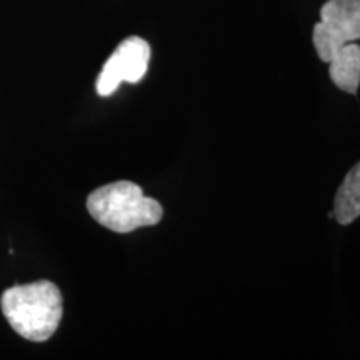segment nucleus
I'll return each instance as SVG.
<instances>
[{"label":"nucleus","mask_w":360,"mask_h":360,"mask_svg":"<svg viewBox=\"0 0 360 360\" xmlns=\"http://www.w3.org/2000/svg\"><path fill=\"white\" fill-rule=\"evenodd\" d=\"M0 305L13 330L30 342L51 339L62 319V294L49 281L11 287Z\"/></svg>","instance_id":"f257e3e1"},{"label":"nucleus","mask_w":360,"mask_h":360,"mask_svg":"<svg viewBox=\"0 0 360 360\" xmlns=\"http://www.w3.org/2000/svg\"><path fill=\"white\" fill-rule=\"evenodd\" d=\"M87 210L94 220L117 233H129L160 222L164 209L155 199L129 180L107 184L87 197Z\"/></svg>","instance_id":"f03ea898"},{"label":"nucleus","mask_w":360,"mask_h":360,"mask_svg":"<svg viewBox=\"0 0 360 360\" xmlns=\"http://www.w3.org/2000/svg\"><path fill=\"white\" fill-rule=\"evenodd\" d=\"M314 47L322 62H330L340 47L360 39V0H327L314 27Z\"/></svg>","instance_id":"7ed1b4c3"},{"label":"nucleus","mask_w":360,"mask_h":360,"mask_svg":"<svg viewBox=\"0 0 360 360\" xmlns=\"http://www.w3.org/2000/svg\"><path fill=\"white\" fill-rule=\"evenodd\" d=\"M148 60H150V45L147 44V40L135 35L122 40L102 67L96 84L98 96H112L122 82H141L147 74Z\"/></svg>","instance_id":"20e7f679"},{"label":"nucleus","mask_w":360,"mask_h":360,"mask_svg":"<svg viewBox=\"0 0 360 360\" xmlns=\"http://www.w3.org/2000/svg\"><path fill=\"white\" fill-rule=\"evenodd\" d=\"M332 82L347 94H357L360 85V45L349 42L328 62Z\"/></svg>","instance_id":"39448f33"},{"label":"nucleus","mask_w":360,"mask_h":360,"mask_svg":"<svg viewBox=\"0 0 360 360\" xmlns=\"http://www.w3.org/2000/svg\"><path fill=\"white\" fill-rule=\"evenodd\" d=\"M334 217L340 225H349L360 217V162L349 170L335 193Z\"/></svg>","instance_id":"423d86ee"}]
</instances>
